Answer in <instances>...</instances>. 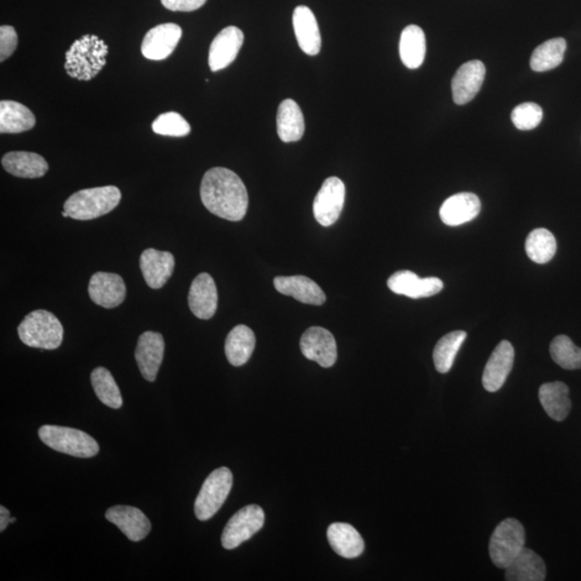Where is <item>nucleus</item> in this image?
I'll return each mask as SVG.
<instances>
[{
	"label": "nucleus",
	"mask_w": 581,
	"mask_h": 581,
	"mask_svg": "<svg viewBox=\"0 0 581 581\" xmlns=\"http://www.w3.org/2000/svg\"><path fill=\"white\" fill-rule=\"evenodd\" d=\"M201 198L209 212L228 221H242L248 211L247 187L234 171L224 167H214L203 175Z\"/></svg>",
	"instance_id": "obj_1"
},
{
	"label": "nucleus",
	"mask_w": 581,
	"mask_h": 581,
	"mask_svg": "<svg viewBox=\"0 0 581 581\" xmlns=\"http://www.w3.org/2000/svg\"><path fill=\"white\" fill-rule=\"evenodd\" d=\"M108 52V46L97 36L81 37L71 45L65 55L68 76L80 81L94 79L106 65Z\"/></svg>",
	"instance_id": "obj_2"
},
{
	"label": "nucleus",
	"mask_w": 581,
	"mask_h": 581,
	"mask_svg": "<svg viewBox=\"0 0 581 581\" xmlns=\"http://www.w3.org/2000/svg\"><path fill=\"white\" fill-rule=\"evenodd\" d=\"M122 194L117 187L86 188L73 193L64 203V212L73 220L88 221L112 212L121 202Z\"/></svg>",
	"instance_id": "obj_3"
},
{
	"label": "nucleus",
	"mask_w": 581,
	"mask_h": 581,
	"mask_svg": "<svg viewBox=\"0 0 581 581\" xmlns=\"http://www.w3.org/2000/svg\"><path fill=\"white\" fill-rule=\"evenodd\" d=\"M19 337L31 348L55 350L64 338V328L54 313L39 309L30 312L18 328Z\"/></svg>",
	"instance_id": "obj_4"
},
{
	"label": "nucleus",
	"mask_w": 581,
	"mask_h": 581,
	"mask_svg": "<svg viewBox=\"0 0 581 581\" xmlns=\"http://www.w3.org/2000/svg\"><path fill=\"white\" fill-rule=\"evenodd\" d=\"M38 436L49 448L71 457L87 459L95 457L99 452L95 439L77 428L43 426L39 428Z\"/></svg>",
	"instance_id": "obj_5"
},
{
	"label": "nucleus",
	"mask_w": 581,
	"mask_h": 581,
	"mask_svg": "<svg viewBox=\"0 0 581 581\" xmlns=\"http://www.w3.org/2000/svg\"><path fill=\"white\" fill-rule=\"evenodd\" d=\"M526 545L525 527L515 518H507L495 527L490 538L489 553L492 562L506 569L514 561Z\"/></svg>",
	"instance_id": "obj_6"
},
{
	"label": "nucleus",
	"mask_w": 581,
	"mask_h": 581,
	"mask_svg": "<svg viewBox=\"0 0 581 581\" xmlns=\"http://www.w3.org/2000/svg\"><path fill=\"white\" fill-rule=\"evenodd\" d=\"M233 486V474L228 468H220L208 476L194 504L198 520L207 521L217 514L227 501Z\"/></svg>",
	"instance_id": "obj_7"
},
{
	"label": "nucleus",
	"mask_w": 581,
	"mask_h": 581,
	"mask_svg": "<svg viewBox=\"0 0 581 581\" xmlns=\"http://www.w3.org/2000/svg\"><path fill=\"white\" fill-rule=\"evenodd\" d=\"M264 522V510L259 505L245 506L230 518L224 527L222 546L228 551H233L258 533L263 527Z\"/></svg>",
	"instance_id": "obj_8"
},
{
	"label": "nucleus",
	"mask_w": 581,
	"mask_h": 581,
	"mask_svg": "<svg viewBox=\"0 0 581 581\" xmlns=\"http://www.w3.org/2000/svg\"><path fill=\"white\" fill-rule=\"evenodd\" d=\"M345 187L337 177H329L319 190L313 202V214L323 227L337 222L344 203Z\"/></svg>",
	"instance_id": "obj_9"
},
{
	"label": "nucleus",
	"mask_w": 581,
	"mask_h": 581,
	"mask_svg": "<svg viewBox=\"0 0 581 581\" xmlns=\"http://www.w3.org/2000/svg\"><path fill=\"white\" fill-rule=\"evenodd\" d=\"M300 345L303 357L317 362L324 369L332 368L336 363V340L327 328L320 327L308 328L303 334Z\"/></svg>",
	"instance_id": "obj_10"
},
{
	"label": "nucleus",
	"mask_w": 581,
	"mask_h": 581,
	"mask_svg": "<svg viewBox=\"0 0 581 581\" xmlns=\"http://www.w3.org/2000/svg\"><path fill=\"white\" fill-rule=\"evenodd\" d=\"M182 37V29L175 23L155 26L145 34L141 44V54L151 61H163L177 48Z\"/></svg>",
	"instance_id": "obj_11"
},
{
	"label": "nucleus",
	"mask_w": 581,
	"mask_h": 581,
	"mask_svg": "<svg viewBox=\"0 0 581 581\" xmlns=\"http://www.w3.org/2000/svg\"><path fill=\"white\" fill-rule=\"evenodd\" d=\"M165 342L162 334L148 331L140 335L135 358L145 380L155 381L163 362Z\"/></svg>",
	"instance_id": "obj_12"
},
{
	"label": "nucleus",
	"mask_w": 581,
	"mask_h": 581,
	"mask_svg": "<svg viewBox=\"0 0 581 581\" xmlns=\"http://www.w3.org/2000/svg\"><path fill=\"white\" fill-rule=\"evenodd\" d=\"M245 36L237 26L225 28L213 39L209 49V67L217 72L228 67L237 60L244 45Z\"/></svg>",
	"instance_id": "obj_13"
},
{
	"label": "nucleus",
	"mask_w": 581,
	"mask_h": 581,
	"mask_svg": "<svg viewBox=\"0 0 581 581\" xmlns=\"http://www.w3.org/2000/svg\"><path fill=\"white\" fill-rule=\"evenodd\" d=\"M88 295L96 305L112 309L125 301L127 286L121 276L98 271L92 276L88 284Z\"/></svg>",
	"instance_id": "obj_14"
},
{
	"label": "nucleus",
	"mask_w": 581,
	"mask_h": 581,
	"mask_svg": "<svg viewBox=\"0 0 581 581\" xmlns=\"http://www.w3.org/2000/svg\"><path fill=\"white\" fill-rule=\"evenodd\" d=\"M387 286L395 295L418 300L438 295L443 290L444 282L436 277L420 278L411 270H400L390 277Z\"/></svg>",
	"instance_id": "obj_15"
},
{
	"label": "nucleus",
	"mask_w": 581,
	"mask_h": 581,
	"mask_svg": "<svg viewBox=\"0 0 581 581\" xmlns=\"http://www.w3.org/2000/svg\"><path fill=\"white\" fill-rule=\"evenodd\" d=\"M514 347L507 340H502L496 345L485 368L483 385L486 391L494 394L504 386L507 377L510 376L512 366H514Z\"/></svg>",
	"instance_id": "obj_16"
},
{
	"label": "nucleus",
	"mask_w": 581,
	"mask_h": 581,
	"mask_svg": "<svg viewBox=\"0 0 581 581\" xmlns=\"http://www.w3.org/2000/svg\"><path fill=\"white\" fill-rule=\"evenodd\" d=\"M175 256L169 251L146 249L140 256V270L151 289L159 290L170 278L175 270Z\"/></svg>",
	"instance_id": "obj_17"
},
{
	"label": "nucleus",
	"mask_w": 581,
	"mask_h": 581,
	"mask_svg": "<svg viewBox=\"0 0 581 581\" xmlns=\"http://www.w3.org/2000/svg\"><path fill=\"white\" fill-rule=\"evenodd\" d=\"M188 306L193 315L202 320L214 316L218 308V290L211 275L202 273L193 280L188 292Z\"/></svg>",
	"instance_id": "obj_18"
},
{
	"label": "nucleus",
	"mask_w": 581,
	"mask_h": 581,
	"mask_svg": "<svg viewBox=\"0 0 581 581\" xmlns=\"http://www.w3.org/2000/svg\"><path fill=\"white\" fill-rule=\"evenodd\" d=\"M485 77L486 67L483 62H465L459 68L452 79L453 102L457 104L472 102L483 87Z\"/></svg>",
	"instance_id": "obj_19"
},
{
	"label": "nucleus",
	"mask_w": 581,
	"mask_h": 581,
	"mask_svg": "<svg viewBox=\"0 0 581 581\" xmlns=\"http://www.w3.org/2000/svg\"><path fill=\"white\" fill-rule=\"evenodd\" d=\"M106 519L117 526L132 542L143 541L152 527L148 518L136 507L113 506L106 511Z\"/></svg>",
	"instance_id": "obj_20"
},
{
	"label": "nucleus",
	"mask_w": 581,
	"mask_h": 581,
	"mask_svg": "<svg viewBox=\"0 0 581 581\" xmlns=\"http://www.w3.org/2000/svg\"><path fill=\"white\" fill-rule=\"evenodd\" d=\"M481 211V203L473 193H459L444 201L439 216L442 221L449 227H459L472 221Z\"/></svg>",
	"instance_id": "obj_21"
},
{
	"label": "nucleus",
	"mask_w": 581,
	"mask_h": 581,
	"mask_svg": "<svg viewBox=\"0 0 581 581\" xmlns=\"http://www.w3.org/2000/svg\"><path fill=\"white\" fill-rule=\"evenodd\" d=\"M274 286L281 295L295 297L296 301L308 305L321 306L327 301L317 282L305 276L276 277Z\"/></svg>",
	"instance_id": "obj_22"
},
{
	"label": "nucleus",
	"mask_w": 581,
	"mask_h": 581,
	"mask_svg": "<svg viewBox=\"0 0 581 581\" xmlns=\"http://www.w3.org/2000/svg\"><path fill=\"white\" fill-rule=\"evenodd\" d=\"M293 28L298 46L306 54L315 56L321 50V34L315 14L307 6H298L293 12Z\"/></svg>",
	"instance_id": "obj_23"
},
{
	"label": "nucleus",
	"mask_w": 581,
	"mask_h": 581,
	"mask_svg": "<svg viewBox=\"0 0 581 581\" xmlns=\"http://www.w3.org/2000/svg\"><path fill=\"white\" fill-rule=\"evenodd\" d=\"M2 164L9 174L25 179L44 177L49 170L48 162L34 152H9L4 156Z\"/></svg>",
	"instance_id": "obj_24"
},
{
	"label": "nucleus",
	"mask_w": 581,
	"mask_h": 581,
	"mask_svg": "<svg viewBox=\"0 0 581 581\" xmlns=\"http://www.w3.org/2000/svg\"><path fill=\"white\" fill-rule=\"evenodd\" d=\"M328 539L333 551L344 559L358 558L364 552L362 536L348 523L336 522L329 526Z\"/></svg>",
	"instance_id": "obj_25"
},
{
	"label": "nucleus",
	"mask_w": 581,
	"mask_h": 581,
	"mask_svg": "<svg viewBox=\"0 0 581 581\" xmlns=\"http://www.w3.org/2000/svg\"><path fill=\"white\" fill-rule=\"evenodd\" d=\"M505 569V579L509 581H544L546 579L545 562L535 552L526 547Z\"/></svg>",
	"instance_id": "obj_26"
},
{
	"label": "nucleus",
	"mask_w": 581,
	"mask_h": 581,
	"mask_svg": "<svg viewBox=\"0 0 581 581\" xmlns=\"http://www.w3.org/2000/svg\"><path fill=\"white\" fill-rule=\"evenodd\" d=\"M569 386L561 381L548 382L539 387V401L554 421L561 422L569 416L572 402L569 400Z\"/></svg>",
	"instance_id": "obj_27"
},
{
	"label": "nucleus",
	"mask_w": 581,
	"mask_h": 581,
	"mask_svg": "<svg viewBox=\"0 0 581 581\" xmlns=\"http://www.w3.org/2000/svg\"><path fill=\"white\" fill-rule=\"evenodd\" d=\"M277 132L284 143H295L305 133L303 114L293 99H286L280 104L277 113Z\"/></svg>",
	"instance_id": "obj_28"
},
{
	"label": "nucleus",
	"mask_w": 581,
	"mask_h": 581,
	"mask_svg": "<svg viewBox=\"0 0 581 581\" xmlns=\"http://www.w3.org/2000/svg\"><path fill=\"white\" fill-rule=\"evenodd\" d=\"M255 348V335L247 326L235 327L225 340V354L233 366H243L248 362Z\"/></svg>",
	"instance_id": "obj_29"
},
{
	"label": "nucleus",
	"mask_w": 581,
	"mask_h": 581,
	"mask_svg": "<svg viewBox=\"0 0 581 581\" xmlns=\"http://www.w3.org/2000/svg\"><path fill=\"white\" fill-rule=\"evenodd\" d=\"M36 118L24 104L14 101L0 103V133L20 134L34 129Z\"/></svg>",
	"instance_id": "obj_30"
},
{
	"label": "nucleus",
	"mask_w": 581,
	"mask_h": 581,
	"mask_svg": "<svg viewBox=\"0 0 581 581\" xmlns=\"http://www.w3.org/2000/svg\"><path fill=\"white\" fill-rule=\"evenodd\" d=\"M427 54L426 35L421 28L410 25L402 31L400 55L403 64L410 70H417L423 64Z\"/></svg>",
	"instance_id": "obj_31"
},
{
	"label": "nucleus",
	"mask_w": 581,
	"mask_h": 581,
	"mask_svg": "<svg viewBox=\"0 0 581 581\" xmlns=\"http://www.w3.org/2000/svg\"><path fill=\"white\" fill-rule=\"evenodd\" d=\"M567 51V41L553 38L537 46L531 56L530 65L534 71L545 72L561 65Z\"/></svg>",
	"instance_id": "obj_32"
},
{
	"label": "nucleus",
	"mask_w": 581,
	"mask_h": 581,
	"mask_svg": "<svg viewBox=\"0 0 581 581\" xmlns=\"http://www.w3.org/2000/svg\"><path fill=\"white\" fill-rule=\"evenodd\" d=\"M467 336V333L463 331H454L438 340L433 353L434 364L438 373L446 374L452 369L455 357Z\"/></svg>",
	"instance_id": "obj_33"
},
{
	"label": "nucleus",
	"mask_w": 581,
	"mask_h": 581,
	"mask_svg": "<svg viewBox=\"0 0 581 581\" xmlns=\"http://www.w3.org/2000/svg\"><path fill=\"white\" fill-rule=\"evenodd\" d=\"M526 251L528 258L537 264H546L557 253V240L551 230L536 228L527 238Z\"/></svg>",
	"instance_id": "obj_34"
},
{
	"label": "nucleus",
	"mask_w": 581,
	"mask_h": 581,
	"mask_svg": "<svg viewBox=\"0 0 581 581\" xmlns=\"http://www.w3.org/2000/svg\"><path fill=\"white\" fill-rule=\"evenodd\" d=\"M91 381L98 400L113 410H119L123 405L121 391L117 382L107 369L97 368L92 371Z\"/></svg>",
	"instance_id": "obj_35"
},
{
	"label": "nucleus",
	"mask_w": 581,
	"mask_h": 581,
	"mask_svg": "<svg viewBox=\"0 0 581 581\" xmlns=\"http://www.w3.org/2000/svg\"><path fill=\"white\" fill-rule=\"evenodd\" d=\"M552 358L559 366L568 370L581 369V348L569 336L559 335L551 344Z\"/></svg>",
	"instance_id": "obj_36"
},
{
	"label": "nucleus",
	"mask_w": 581,
	"mask_h": 581,
	"mask_svg": "<svg viewBox=\"0 0 581 581\" xmlns=\"http://www.w3.org/2000/svg\"><path fill=\"white\" fill-rule=\"evenodd\" d=\"M152 129L155 134L170 136V137H185L191 132L190 124L181 114L177 112H166L159 115Z\"/></svg>",
	"instance_id": "obj_37"
},
{
	"label": "nucleus",
	"mask_w": 581,
	"mask_h": 581,
	"mask_svg": "<svg viewBox=\"0 0 581 581\" xmlns=\"http://www.w3.org/2000/svg\"><path fill=\"white\" fill-rule=\"evenodd\" d=\"M543 109L535 103H525L511 112V121L520 130H531L538 127L543 120Z\"/></svg>",
	"instance_id": "obj_38"
},
{
	"label": "nucleus",
	"mask_w": 581,
	"mask_h": 581,
	"mask_svg": "<svg viewBox=\"0 0 581 581\" xmlns=\"http://www.w3.org/2000/svg\"><path fill=\"white\" fill-rule=\"evenodd\" d=\"M18 46V34L12 26L0 28V61L4 62L13 54Z\"/></svg>",
	"instance_id": "obj_39"
},
{
	"label": "nucleus",
	"mask_w": 581,
	"mask_h": 581,
	"mask_svg": "<svg viewBox=\"0 0 581 581\" xmlns=\"http://www.w3.org/2000/svg\"><path fill=\"white\" fill-rule=\"evenodd\" d=\"M161 2L170 12H192L202 8L207 0H161Z\"/></svg>",
	"instance_id": "obj_40"
},
{
	"label": "nucleus",
	"mask_w": 581,
	"mask_h": 581,
	"mask_svg": "<svg viewBox=\"0 0 581 581\" xmlns=\"http://www.w3.org/2000/svg\"><path fill=\"white\" fill-rule=\"evenodd\" d=\"M10 519H12V516H10L9 510L6 509V507L0 506V532L6 530L7 527L9 526Z\"/></svg>",
	"instance_id": "obj_41"
},
{
	"label": "nucleus",
	"mask_w": 581,
	"mask_h": 581,
	"mask_svg": "<svg viewBox=\"0 0 581 581\" xmlns=\"http://www.w3.org/2000/svg\"><path fill=\"white\" fill-rule=\"evenodd\" d=\"M15 520H17L15 518H12V519H10V523L15 522Z\"/></svg>",
	"instance_id": "obj_42"
}]
</instances>
